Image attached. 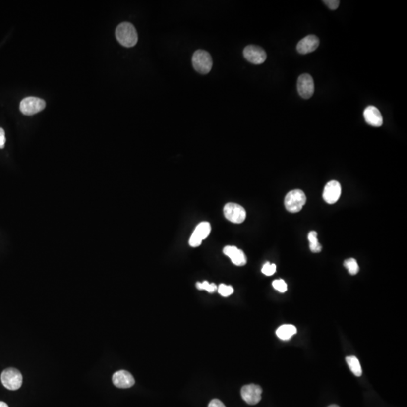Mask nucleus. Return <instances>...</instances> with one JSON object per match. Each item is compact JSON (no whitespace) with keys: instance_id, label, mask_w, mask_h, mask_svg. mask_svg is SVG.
I'll return each instance as SVG.
<instances>
[{"instance_id":"nucleus-13","label":"nucleus","mask_w":407,"mask_h":407,"mask_svg":"<svg viewBox=\"0 0 407 407\" xmlns=\"http://www.w3.org/2000/svg\"><path fill=\"white\" fill-rule=\"evenodd\" d=\"M113 382L114 385L119 388H129L135 383L134 378L129 372L125 370H119L114 373L113 376Z\"/></svg>"},{"instance_id":"nucleus-11","label":"nucleus","mask_w":407,"mask_h":407,"mask_svg":"<svg viewBox=\"0 0 407 407\" xmlns=\"http://www.w3.org/2000/svg\"><path fill=\"white\" fill-rule=\"evenodd\" d=\"M341 185L338 181L332 180L326 185L323 193V198L330 205L335 204L341 195Z\"/></svg>"},{"instance_id":"nucleus-18","label":"nucleus","mask_w":407,"mask_h":407,"mask_svg":"<svg viewBox=\"0 0 407 407\" xmlns=\"http://www.w3.org/2000/svg\"><path fill=\"white\" fill-rule=\"evenodd\" d=\"M308 239L309 240L310 250H311V252H313V253H319L321 251L322 247L318 242V234H317L316 232H310L308 235Z\"/></svg>"},{"instance_id":"nucleus-5","label":"nucleus","mask_w":407,"mask_h":407,"mask_svg":"<svg viewBox=\"0 0 407 407\" xmlns=\"http://www.w3.org/2000/svg\"><path fill=\"white\" fill-rule=\"evenodd\" d=\"M224 216L233 224H242L247 217L245 209L235 203H228L224 208Z\"/></svg>"},{"instance_id":"nucleus-25","label":"nucleus","mask_w":407,"mask_h":407,"mask_svg":"<svg viewBox=\"0 0 407 407\" xmlns=\"http://www.w3.org/2000/svg\"><path fill=\"white\" fill-rule=\"evenodd\" d=\"M5 141H6V139H5V131L3 129L0 127V149H3Z\"/></svg>"},{"instance_id":"nucleus-12","label":"nucleus","mask_w":407,"mask_h":407,"mask_svg":"<svg viewBox=\"0 0 407 407\" xmlns=\"http://www.w3.org/2000/svg\"><path fill=\"white\" fill-rule=\"evenodd\" d=\"M319 40L316 36L308 35L299 42L296 49L299 54L306 55L316 50L319 46Z\"/></svg>"},{"instance_id":"nucleus-23","label":"nucleus","mask_w":407,"mask_h":407,"mask_svg":"<svg viewBox=\"0 0 407 407\" xmlns=\"http://www.w3.org/2000/svg\"><path fill=\"white\" fill-rule=\"evenodd\" d=\"M275 272H276V265L271 264L270 263H265L263 269H262V272L266 276H271V275H274Z\"/></svg>"},{"instance_id":"nucleus-17","label":"nucleus","mask_w":407,"mask_h":407,"mask_svg":"<svg viewBox=\"0 0 407 407\" xmlns=\"http://www.w3.org/2000/svg\"><path fill=\"white\" fill-rule=\"evenodd\" d=\"M346 362L349 365V369L356 376H360L362 375V368L360 361L355 356H349L346 357Z\"/></svg>"},{"instance_id":"nucleus-15","label":"nucleus","mask_w":407,"mask_h":407,"mask_svg":"<svg viewBox=\"0 0 407 407\" xmlns=\"http://www.w3.org/2000/svg\"><path fill=\"white\" fill-rule=\"evenodd\" d=\"M224 253L231 259L233 264L235 266H242L247 263V257L244 252L234 246H227L224 247Z\"/></svg>"},{"instance_id":"nucleus-28","label":"nucleus","mask_w":407,"mask_h":407,"mask_svg":"<svg viewBox=\"0 0 407 407\" xmlns=\"http://www.w3.org/2000/svg\"><path fill=\"white\" fill-rule=\"evenodd\" d=\"M328 407H339V406H337V405H334H334L329 406Z\"/></svg>"},{"instance_id":"nucleus-26","label":"nucleus","mask_w":407,"mask_h":407,"mask_svg":"<svg viewBox=\"0 0 407 407\" xmlns=\"http://www.w3.org/2000/svg\"><path fill=\"white\" fill-rule=\"evenodd\" d=\"M208 407H226V406L220 400L214 399L210 402Z\"/></svg>"},{"instance_id":"nucleus-20","label":"nucleus","mask_w":407,"mask_h":407,"mask_svg":"<svg viewBox=\"0 0 407 407\" xmlns=\"http://www.w3.org/2000/svg\"><path fill=\"white\" fill-rule=\"evenodd\" d=\"M196 287L198 290H204V291H208L209 292H215L216 290L217 289V285L215 284H210L208 282H204L202 283L198 282L196 284Z\"/></svg>"},{"instance_id":"nucleus-7","label":"nucleus","mask_w":407,"mask_h":407,"mask_svg":"<svg viewBox=\"0 0 407 407\" xmlns=\"http://www.w3.org/2000/svg\"><path fill=\"white\" fill-rule=\"evenodd\" d=\"M243 54L244 58L253 64H262L267 58V55L264 49L254 45H250L244 48Z\"/></svg>"},{"instance_id":"nucleus-21","label":"nucleus","mask_w":407,"mask_h":407,"mask_svg":"<svg viewBox=\"0 0 407 407\" xmlns=\"http://www.w3.org/2000/svg\"><path fill=\"white\" fill-rule=\"evenodd\" d=\"M218 292L222 296H224V297H227V296H230V295L233 293L234 292V289H233V287L232 286H228V285H224V284H222L219 286L218 288Z\"/></svg>"},{"instance_id":"nucleus-16","label":"nucleus","mask_w":407,"mask_h":407,"mask_svg":"<svg viewBox=\"0 0 407 407\" xmlns=\"http://www.w3.org/2000/svg\"><path fill=\"white\" fill-rule=\"evenodd\" d=\"M297 333V329L292 324H284L276 330V335L282 340H288Z\"/></svg>"},{"instance_id":"nucleus-6","label":"nucleus","mask_w":407,"mask_h":407,"mask_svg":"<svg viewBox=\"0 0 407 407\" xmlns=\"http://www.w3.org/2000/svg\"><path fill=\"white\" fill-rule=\"evenodd\" d=\"M46 105L44 100L35 98V97H28L21 101L20 104V110L24 115L32 116L38 114L39 112L44 110Z\"/></svg>"},{"instance_id":"nucleus-2","label":"nucleus","mask_w":407,"mask_h":407,"mask_svg":"<svg viewBox=\"0 0 407 407\" xmlns=\"http://www.w3.org/2000/svg\"><path fill=\"white\" fill-rule=\"evenodd\" d=\"M194 69L201 74H208L211 72L213 66V60L211 55L207 51L197 50L193 54L192 59Z\"/></svg>"},{"instance_id":"nucleus-22","label":"nucleus","mask_w":407,"mask_h":407,"mask_svg":"<svg viewBox=\"0 0 407 407\" xmlns=\"http://www.w3.org/2000/svg\"><path fill=\"white\" fill-rule=\"evenodd\" d=\"M272 286L276 291L280 292H285L288 290V285L285 283V281L280 279V280H275L272 282Z\"/></svg>"},{"instance_id":"nucleus-1","label":"nucleus","mask_w":407,"mask_h":407,"mask_svg":"<svg viewBox=\"0 0 407 407\" xmlns=\"http://www.w3.org/2000/svg\"><path fill=\"white\" fill-rule=\"evenodd\" d=\"M116 36L118 43L126 48L134 47L138 41L137 30L132 24L123 22L117 27Z\"/></svg>"},{"instance_id":"nucleus-3","label":"nucleus","mask_w":407,"mask_h":407,"mask_svg":"<svg viewBox=\"0 0 407 407\" xmlns=\"http://www.w3.org/2000/svg\"><path fill=\"white\" fill-rule=\"evenodd\" d=\"M306 202V196L303 191L295 189L288 192L285 197V205L286 209L291 213H298L302 209Z\"/></svg>"},{"instance_id":"nucleus-24","label":"nucleus","mask_w":407,"mask_h":407,"mask_svg":"<svg viewBox=\"0 0 407 407\" xmlns=\"http://www.w3.org/2000/svg\"><path fill=\"white\" fill-rule=\"evenodd\" d=\"M323 2L328 6L330 9L336 10L340 6V1L339 0H324Z\"/></svg>"},{"instance_id":"nucleus-9","label":"nucleus","mask_w":407,"mask_h":407,"mask_svg":"<svg viewBox=\"0 0 407 407\" xmlns=\"http://www.w3.org/2000/svg\"><path fill=\"white\" fill-rule=\"evenodd\" d=\"M211 231V224L208 222H202L198 224L189 239V245L192 247L201 245L202 240H205L209 235Z\"/></svg>"},{"instance_id":"nucleus-4","label":"nucleus","mask_w":407,"mask_h":407,"mask_svg":"<svg viewBox=\"0 0 407 407\" xmlns=\"http://www.w3.org/2000/svg\"><path fill=\"white\" fill-rule=\"evenodd\" d=\"M1 382L8 390L16 391L22 385V375L14 368H8L2 373Z\"/></svg>"},{"instance_id":"nucleus-27","label":"nucleus","mask_w":407,"mask_h":407,"mask_svg":"<svg viewBox=\"0 0 407 407\" xmlns=\"http://www.w3.org/2000/svg\"><path fill=\"white\" fill-rule=\"evenodd\" d=\"M0 407H8V406L5 402L0 401Z\"/></svg>"},{"instance_id":"nucleus-8","label":"nucleus","mask_w":407,"mask_h":407,"mask_svg":"<svg viewBox=\"0 0 407 407\" xmlns=\"http://www.w3.org/2000/svg\"><path fill=\"white\" fill-rule=\"evenodd\" d=\"M262 392L263 390H262L261 387L254 385V384H250V385H244L241 388L240 395L247 404L250 405H255L261 401Z\"/></svg>"},{"instance_id":"nucleus-10","label":"nucleus","mask_w":407,"mask_h":407,"mask_svg":"<svg viewBox=\"0 0 407 407\" xmlns=\"http://www.w3.org/2000/svg\"><path fill=\"white\" fill-rule=\"evenodd\" d=\"M297 90L304 99H309L314 92V83L309 74H302L298 78Z\"/></svg>"},{"instance_id":"nucleus-14","label":"nucleus","mask_w":407,"mask_h":407,"mask_svg":"<svg viewBox=\"0 0 407 407\" xmlns=\"http://www.w3.org/2000/svg\"><path fill=\"white\" fill-rule=\"evenodd\" d=\"M365 121L373 127H381L383 124V118L380 111L374 106H369L363 112Z\"/></svg>"},{"instance_id":"nucleus-19","label":"nucleus","mask_w":407,"mask_h":407,"mask_svg":"<svg viewBox=\"0 0 407 407\" xmlns=\"http://www.w3.org/2000/svg\"><path fill=\"white\" fill-rule=\"evenodd\" d=\"M344 266L349 271V274L351 275H355L358 273L359 266L357 264V261L353 258L348 259L344 262Z\"/></svg>"}]
</instances>
